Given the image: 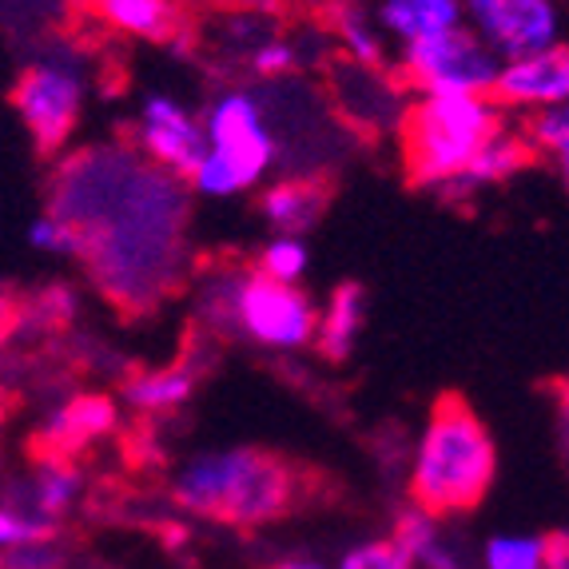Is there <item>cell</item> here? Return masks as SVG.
<instances>
[{
  "label": "cell",
  "mask_w": 569,
  "mask_h": 569,
  "mask_svg": "<svg viewBox=\"0 0 569 569\" xmlns=\"http://www.w3.org/2000/svg\"><path fill=\"white\" fill-rule=\"evenodd\" d=\"M462 17L498 60L530 57L561 37L558 0H462Z\"/></svg>",
  "instance_id": "ba28073f"
},
{
  "label": "cell",
  "mask_w": 569,
  "mask_h": 569,
  "mask_svg": "<svg viewBox=\"0 0 569 569\" xmlns=\"http://www.w3.org/2000/svg\"><path fill=\"white\" fill-rule=\"evenodd\" d=\"M120 410L108 395H77L68 407L52 410L48 422L29 438L32 466L37 462H77V455L100 435L116 430Z\"/></svg>",
  "instance_id": "8fae6325"
},
{
  "label": "cell",
  "mask_w": 569,
  "mask_h": 569,
  "mask_svg": "<svg viewBox=\"0 0 569 569\" xmlns=\"http://www.w3.org/2000/svg\"><path fill=\"white\" fill-rule=\"evenodd\" d=\"M315 327H319V307L303 287L276 283L259 276L256 267H247L236 295L239 339L267 351H299L315 342Z\"/></svg>",
  "instance_id": "5b68a950"
},
{
  "label": "cell",
  "mask_w": 569,
  "mask_h": 569,
  "mask_svg": "<svg viewBox=\"0 0 569 569\" xmlns=\"http://www.w3.org/2000/svg\"><path fill=\"white\" fill-rule=\"evenodd\" d=\"M9 319H12V303L4 299V295H0V331L9 327Z\"/></svg>",
  "instance_id": "d6a6232c"
},
{
  "label": "cell",
  "mask_w": 569,
  "mask_h": 569,
  "mask_svg": "<svg viewBox=\"0 0 569 569\" xmlns=\"http://www.w3.org/2000/svg\"><path fill=\"white\" fill-rule=\"evenodd\" d=\"M0 466H4V455H0Z\"/></svg>",
  "instance_id": "836d02e7"
},
{
  "label": "cell",
  "mask_w": 569,
  "mask_h": 569,
  "mask_svg": "<svg viewBox=\"0 0 569 569\" xmlns=\"http://www.w3.org/2000/svg\"><path fill=\"white\" fill-rule=\"evenodd\" d=\"M136 140H140L143 156L163 168L176 180H188L196 163L208 156V136H203V120L191 116L180 100L156 92L143 100L140 120H136Z\"/></svg>",
  "instance_id": "9c48e42d"
},
{
  "label": "cell",
  "mask_w": 569,
  "mask_h": 569,
  "mask_svg": "<svg viewBox=\"0 0 569 569\" xmlns=\"http://www.w3.org/2000/svg\"><path fill=\"white\" fill-rule=\"evenodd\" d=\"M335 183L319 171H295V176H279L259 191V216L276 236H299L315 231L323 223L327 208H331Z\"/></svg>",
  "instance_id": "7c38bea8"
},
{
  "label": "cell",
  "mask_w": 569,
  "mask_h": 569,
  "mask_svg": "<svg viewBox=\"0 0 569 569\" xmlns=\"http://www.w3.org/2000/svg\"><path fill=\"white\" fill-rule=\"evenodd\" d=\"M553 399H558V410L569 418V375H561L558 382H553Z\"/></svg>",
  "instance_id": "4dcf8cb0"
},
{
  "label": "cell",
  "mask_w": 569,
  "mask_h": 569,
  "mask_svg": "<svg viewBox=\"0 0 569 569\" xmlns=\"http://www.w3.org/2000/svg\"><path fill=\"white\" fill-rule=\"evenodd\" d=\"M541 569H569V530L541 533Z\"/></svg>",
  "instance_id": "f1b7e54d"
},
{
  "label": "cell",
  "mask_w": 569,
  "mask_h": 569,
  "mask_svg": "<svg viewBox=\"0 0 569 569\" xmlns=\"http://www.w3.org/2000/svg\"><path fill=\"white\" fill-rule=\"evenodd\" d=\"M502 60L458 24L435 37L410 40L399 52V88L418 96H490Z\"/></svg>",
  "instance_id": "277c9868"
},
{
  "label": "cell",
  "mask_w": 569,
  "mask_h": 569,
  "mask_svg": "<svg viewBox=\"0 0 569 569\" xmlns=\"http://www.w3.org/2000/svg\"><path fill=\"white\" fill-rule=\"evenodd\" d=\"M267 569H323L319 561H303V558H287V561H276V566H267Z\"/></svg>",
  "instance_id": "1f68e13d"
},
{
  "label": "cell",
  "mask_w": 569,
  "mask_h": 569,
  "mask_svg": "<svg viewBox=\"0 0 569 569\" xmlns=\"http://www.w3.org/2000/svg\"><path fill=\"white\" fill-rule=\"evenodd\" d=\"M331 32L342 44V57L370 72L387 68V40H382L379 20L362 9L359 0H335L331 4Z\"/></svg>",
  "instance_id": "e0dca14e"
},
{
  "label": "cell",
  "mask_w": 569,
  "mask_h": 569,
  "mask_svg": "<svg viewBox=\"0 0 569 569\" xmlns=\"http://www.w3.org/2000/svg\"><path fill=\"white\" fill-rule=\"evenodd\" d=\"M375 20H379V29L399 40V44H410V40L435 37V32L466 24L462 0H379Z\"/></svg>",
  "instance_id": "9a60e30c"
},
{
  "label": "cell",
  "mask_w": 569,
  "mask_h": 569,
  "mask_svg": "<svg viewBox=\"0 0 569 569\" xmlns=\"http://www.w3.org/2000/svg\"><path fill=\"white\" fill-rule=\"evenodd\" d=\"M533 160H538V152L530 148V140H526L522 132H510V128H502V132L493 136L482 152L475 156V160L466 163L462 176L442 188V196H475V191H482V188H493V183L513 180V176L530 168Z\"/></svg>",
  "instance_id": "5bb4252c"
},
{
  "label": "cell",
  "mask_w": 569,
  "mask_h": 569,
  "mask_svg": "<svg viewBox=\"0 0 569 569\" xmlns=\"http://www.w3.org/2000/svg\"><path fill=\"white\" fill-rule=\"evenodd\" d=\"M502 108L490 96H415L395 120L402 180L415 191H442L502 132Z\"/></svg>",
  "instance_id": "3957f363"
},
{
  "label": "cell",
  "mask_w": 569,
  "mask_h": 569,
  "mask_svg": "<svg viewBox=\"0 0 569 569\" xmlns=\"http://www.w3.org/2000/svg\"><path fill=\"white\" fill-rule=\"evenodd\" d=\"M243 271L247 267H223L219 276H211L208 283L200 287V319L216 335H228V339H239L236 295H239V283H243Z\"/></svg>",
  "instance_id": "44dd1931"
},
{
  "label": "cell",
  "mask_w": 569,
  "mask_h": 569,
  "mask_svg": "<svg viewBox=\"0 0 569 569\" xmlns=\"http://www.w3.org/2000/svg\"><path fill=\"white\" fill-rule=\"evenodd\" d=\"M367 287L359 279H342L335 291L327 295L323 311H319V327H315V347L327 362H347L359 347V335L367 327Z\"/></svg>",
  "instance_id": "4fadbf2b"
},
{
  "label": "cell",
  "mask_w": 569,
  "mask_h": 569,
  "mask_svg": "<svg viewBox=\"0 0 569 569\" xmlns=\"http://www.w3.org/2000/svg\"><path fill=\"white\" fill-rule=\"evenodd\" d=\"M228 4H236V9L251 12V17H263V12H276L283 0H228Z\"/></svg>",
  "instance_id": "f546056e"
},
{
  "label": "cell",
  "mask_w": 569,
  "mask_h": 569,
  "mask_svg": "<svg viewBox=\"0 0 569 569\" xmlns=\"http://www.w3.org/2000/svg\"><path fill=\"white\" fill-rule=\"evenodd\" d=\"M522 136L530 140V148L538 156L553 163V171L561 176V183L569 188V100L558 108H541V112H530Z\"/></svg>",
  "instance_id": "ffe728a7"
},
{
  "label": "cell",
  "mask_w": 569,
  "mask_h": 569,
  "mask_svg": "<svg viewBox=\"0 0 569 569\" xmlns=\"http://www.w3.org/2000/svg\"><path fill=\"white\" fill-rule=\"evenodd\" d=\"M12 108L40 156H57L84 112V80L68 64H29L12 84Z\"/></svg>",
  "instance_id": "8992f818"
},
{
  "label": "cell",
  "mask_w": 569,
  "mask_h": 569,
  "mask_svg": "<svg viewBox=\"0 0 569 569\" xmlns=\"http://www.w3.org/2000/svg\"><path fill=\"white\" fill-rule=\"evenodd\" d=\"M29 243L37 247V251H44V256H77L80 236L68 219L57 216V211H44L40 219H32Z\"/></svg>",
  "instance_id": "484cf974"
},
{
  "label": "cell",
  "mask_w": 569,
  "mask_h": 569,
  "mask_svg": "<svg viewBox=\"0 0 569 569\" xmlns=\"http://www.w3.org/2000/svg\"><path fill=\"white\" fill-rule=\"evenodd\" d=\"M490 100L513 112H541L569 100V44H550L541 52L518 60H502L498 80L490 88Z\"/></svg>",
  "instance_id": "30bf717a"
},
{
  "label": "cell",
  "mask_w": 569,
  "mask_h": 569,
  "mask_svg": "<svg viewBox=\"0 0 569 569\" xmlns=\"http://www.w3.org/2000/svg\"><path fill=\"white\" fill-rule=\"evenodd\" d=\"M0 569H64V550L57 541H32L0 550Z\"/></svg>",
  "instance_id": "83f0119b"
},
{
  "label": "cell",
  "mask_w": 569,
  "mask_h": 569,
  "mask_svg": "<svg viewBox=\"0 0 569 569\" xmlns=\"http://www.w3.org/2000/svg\"><path fill=\"white\" fill-rule=\"evenodd\" d=\"M493 478H498V447L490 427L462 395L455 390L438 395L410 466V506L435 522L466 518L486 502Z\"/></svg>",
  "instance_id": "7a4b0ae2"
},
{
  "label": "cell",
  "mask_w": 569,
  "mask_h": 569,
  "mask_svg": "<svg viewBox=\"0 0 569 569\" xmlns=\"http://www.w3.org/2000/svg\"><path fill=\"white\" fill-rule=\"evenodd\" d=\"M315 486L319 475L279 450L236 447L191 458L171 482V498L196 518L247 533L303 510Z\"/></svg>",
  "instance_id": "6da1fadb"
},
{
  "label": "cell",
  "mask_w": 569,
  "mask_h": 569,
  "mask_svg": "<svg viewBox=\"0 0 569 569\" xmlns=\"http://www.w3.org/2000/svg\"><path fill=\"white\" fill-rule=\"evenodd\" d=\"M188 188L196 191V196H208V200H231V196H243L247 183L239 180V171L231 168L223 156L208 148V156H203V160L196 163V171L188 176Z\"/></svg>",
  "instance_id": "cb8c5ba5"
},
{
  "label": "cell",
  "mask_w": 569,
  "mask_h": 569,
  "mask_svg": "<svg viewBox=\"0 0 569 569\" xmlns=\"http://www.w3.org/2000/svg\"><path fill=\"white\" fill-rule=\"evenodd\" d=\"M339 569H415V566H410V558L390 538H375V541L355 546V550L342 558Z\"/></svg>",
  "instance_id": "4316f807"
},
{
  "label": "cell",
  "mask_w": 569,
  "mask_h": 569,
  "mask_svg": "<svg viewBox=\"0 0 569 569\" xmlns=\"http://www.w3.org/2000/svg\"><path fill=\"white\" fill-rule=\"evenodd\" d=\"M247 68H251L259 80L287 77V72H295V68H299V44L267 29L263 37L247 44Z\"/></svg>",
  "instance_id": "603a6c76"
},
{
  "label": "cell",
  "mask_w": 569,
  "mask_h": 569,
  "mask_svg": "<svg viewBox=\"0 0 569 569\" xmlns=\"http://www.w3.org/2000/svg\"><path fill=\"white\" fill-rule=\"evenodd\" d=\"M486 569H541V538H490Z\"/></svg>",
  "instance_id": "d4e9b609"
},
{
  "label": "cell",
  "mask_w": 569,
  "mask_h": 569,
  "mask_svg": "<svg viewBox=\"0 0 569 569\" xmlns=\"http://www.w3.org/2000/svg\"><path fill=\"white\" fill-rule=\"evenodd\" d=\"M196 367L191 362H176V367L160 370H140L123 382V402L136 407L140 415H163V410H176L191 399L196 390Z\"/></svg>",
  "instance_id": "ac0fdd59"
},
{
  "label": "cell",
  "mask_w": 569,
  "mask_h": 569,
  "mask_svg": "<svg viewBox=\"0 0 569 569\" xmlns=\"http://www.w3.org/2000/svg\"><path fill=\"white\" fill-rule=\"evenodd\" d=\"M96 17L123 37H140L168 44L180 32V4L176 0H92Z\"/></svg>",
  "instance_id": "2e32d148"
},
{
  "label": "cell",
  "mask_w": 569,
  "mask_h": 569,
  "mask_svg": "<svg viewBox=\"0 0 569 569\" xmlns=\"http://www.w3.org/2000/svg\"><path fill=\"white\" fill-rule=\"evenodd\" d=\"M203 136L211 152H219L239 171L247 188H259L279 163V140L267 123L259 96L251 92H219L203 112Z\"/></svg>",
  "instance_id": "52a82bcc"
},
{
  "label": "cell",
  "mask_w": 569,
  "mask_h": 569,
  "mask_svg": "<svg viewBox=\"0 0 569 569\" xmlns=\"http://www.w3.org/2000/svg\"><path fill=\"white\" fill-rule=\"evenodd\" d=\"M307 267H311V247L299 236H271L259 247L256 271L276 279V283H299L307 276Z\"/></svg>",
  "instance_id": "7402d4cb"
},
{
  "label": "cell",
  "mask_w": 569,
  "mask_h": 569,
  "mask_svg": "<svg viewBox=\"0 0 569 569\" xmlns=\"http://www.w3.org/2000/svg\"><path fill=\"white\" fill-rule=\"evenodd\" d=\"M390 541L407 553L415 569H462V558H458L455 546L442 538L435 518H427V513L415 510V506L395 513V533H390Z\"/></svg>",
  "instance_id": "d6986e66"
}]
</instances>
